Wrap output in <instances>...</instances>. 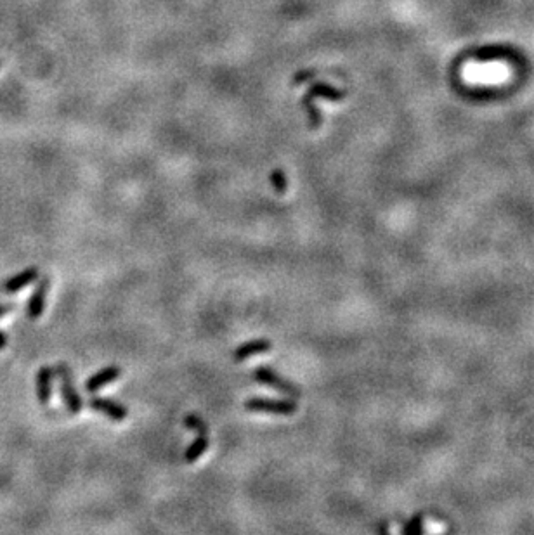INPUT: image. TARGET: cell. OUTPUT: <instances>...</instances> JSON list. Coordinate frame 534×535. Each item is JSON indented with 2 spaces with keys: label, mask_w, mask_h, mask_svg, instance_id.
I'll list each match as a JSON object with an SVG mask.
<instances>
[{
  "label": "cell",
  "mask_w": 534,
  "mask_h": 535,
  "mask_svg": "<svg viewBox=\"0 0 534 535\" xmlns=\"http://www.w3.org/2000/svg\"><path fill=\"white\" fill-rule=\"evenodd\" d=\"M253 378L259 381L260 385H266V387L274 388V390L285 393V395L292 397V399H299L300 397V388L297 387L293 381L286 380V378L279 376L271 366H259L253 371Z\"/></svg>",
  "instance_id": "obj_1"
},
{
  "label": "cell",
  "mask_w": 534,
  "mask_h": 535,
  "mask_svg": "<svg viewBox=\"0 0 534 535\" xmlns=\"http://www.w3.org/2000/svg\"><path fill=\"white\" fill-rule=\"evenodd\" d=\"M245 409L252 411V413H266V414H278V416H292L297 411V404L293 399L290 400H278V399H266V397H253V399L246 400Z\"/></svg>",
  "instance_id": "obj_2"
},
{
  "label": "cell",
  "mask_w": 534,
  "mask_h": 535,
  "mask_svg": "<svg viewBox=\"0 0 534 535\" xmlns=\"http://www.w3.org/2000/svg\"><path fill=\"white\" fill-rule=\"evenodd\" d=\"M56 374L61 380V395H63V400L64 404H66L68 411H70L71 414H78L80 411H82L83 402L73 385V373H71V369L66 364L61 362L56 366Z\"/></svg>",
  "instance_id": "obj_3"
},
{
  "label": "cell",
  "mask_w": 534,
  "mask_h": 535,
  "mask_svg": "<svg viewBox=\"0 0 534 535\" xmlns=\"http://www.w3.org/2000/svg\"><path fill=\"white\" fill-rule=\"evenodd\" d=\"M89 406H90V409H94L96 413L104 414V416H108L110 420H113V421H123L127 416H129V411H127V407H123L122 404L115 402V400H110V399L92 397V399L89 400Z\"/></svg>",
  "instance_id": "obj_4"
},
{
  "label": "cell",
  "mask_w": 534,
  "mask_h": 535,
  "mask_svg": "<svg viewBox=\"0 0 534 535\" xmlns=\"http://www.w3.org/2000/svg\"><path fill=\"white\" fill-rule=\"evenodd\" d=\"M47 293H49V278H43L42 281L38 283L37 290L34 291V294L28 300V307H27V315L30 319H38L40 315L43 314V308H45V298Z\"/></svg>",
  "instance_id": "obj_5"
},
{
  "label": "cell",
  "mask_w": 534,
  "mask_h": 535,
  "mask_svg": "<svg viewBox=\"0 0 534 535\" xmlns=\"http://www.w3.org/2000/svg\"><path fill=\"white\" fill-rule=\"evenodd\" d=\"M120 374H122V369H120L118 366L104 367L103 371H99V373L94 374L92 378H89V381L85 383V390L90 393L101 390L103 387H106V385L113 383L115 380H118Z\"/></svg>",
  "instance_id": "obj_6"
},
{
  "label": "cell",
  "mask_w": 534,
  "mask_h": 535,
  "mask_svg": "<svg viewBox=\"0 0 534 535\" xmlns=\"http://www.w3.org/2000/svg\"><path fill=\"white\" fill-rule=\"evenodd\" d=\"M271 348H272L271 341L260 338V340H252V341H246V343L239 345V347L234 350V354H232V357H234L236 362H241V360L250 359V357H253L257 354H266V352L271 350Z\"/></svg>",
  "instance_id": "obj_7"
},
{
  "label": "cell",
  "mask_w": 534,
  "mask_h": 535,
  "mask_svg": "<svg viewBox=\"0 0 534 535\" xmlns=\"http://www.w3.org/2000/svg\"><path fill=\"white\" fill-rule=\"evenodd\" d=\"M195 435H196L195 442H192L186 449V452H184V459H186V463H196V461H198L199 457L206 452V449H209L210 445L209 429H199V431H195Z\"/></svg>",
  "instance_id": "obj_8"
},
{
  "label": "cell",
  "mask_w": 534,
  "mask_h": 535,
  "mask_svg": "<svg viewBox=\"0 0 534 535\" xmlns=\"http://www.w3.org/2000/svg\"><path fill=\"white\" fill-rule=\"evenodd\" d=\"M50 380H52V367H40L37 376V397L42 406H47L50 400Z\"/></svg>",
  "instance_id": "obj_9"
},
{
  "label": "cell",
  "mask_w": 534,
  "mask_h": 535,
  "mask_svg": "<svg viewBox=\"0 0 534 535\" xmlns=\"http://www.w3.org/2000/svg\"><path fill=\"white\" fill-rule=\"evenodd\" d=\"M37 278H38V269L30 267L27 269V271L21 272V274L14 276L13 279H9V281L6 283V286H3V290H6L7 293H16V291L23 290V287L30 285V283H34Z\"/></svg>",
  "instance_id": "obj_10"
},
{
  "label": "cell",
  "mask_w": 534,
  "mask_h": 535,
  "mask_svg": "<svg viewBox=\"0 0 534 535\" xmlns=\"http://www.w3.org/2000/svg\"><path fill=\"white\" fill-rule=\"evenodd\" d=\"M271 182H272V185H274L276 192H279V194H283V192L286 191V185H288V182H286L285 173H283L281 170H274V172H272Z\"/></svg>",
  "instance_id": "obj_11"
},
{
  "label": "cell",
  "mask_w": 534,
  "mask_h": 535,
  "mask_svg": "<svg viewBox=\"0 0 534 535\" xmlns=\"http://www.w3.org/2000/svg\"><path fill=\"white\" fill-rule=\"evenodd\" d=\"M13 305H0V318H3V315L9 314L10 311H13Z\"/></svg>",
  "instance_id": "obj_12"
},
{
  "label": "cell",
  "mask_w": 534,
  "mask_h": 535,
  "mask_svg": "<svg viewBox=\"0 0 534 535\" xmlns=\"http://www.w3.org/2000/svg\"><path fill=\"white\" fill-rule=\"evenodd\" d=\"M6 347H7V334L0 331V350H2V348H6Z\"/></svg>",
  "instance_id": "obj_13"
}]
</instances>
